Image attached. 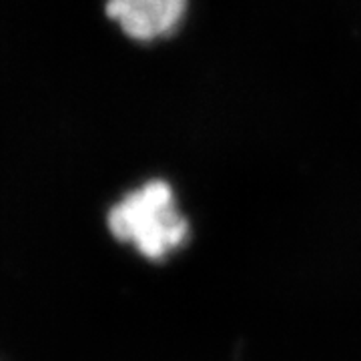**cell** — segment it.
<instances>
[{
  "label": "cell",
  "mask_w": 361,
  "mask_h": 361,
  "mask_svg": "<svg viewBox=\"0 0 361 361\" xmlns=\"http://www.w3.org/2000/svg\"><path fill=\"white\" fill-rule=\"evenodd\" d=\"M109 229L142 257L161 261L189 239V221L179 211L175 191L163 179L133 189L109 211Z\"/></svg>",
  "instance_id": "cell-1"
},
{
  "label": "cell",
  "mask_w": 361,
  "mask_h": 361,
  "mask_svg": "<svg viewBox=\"0 0 361 361\" xmlns=\"http://www.w3.org/2000/svg\"><path fill=\"white\" fill-rule=\"evenodd\" d=\"M189 0H106V16L133 40L167 39L183 23Z\"/></svg>",
  "instance_id": "cell-2"
}]
</instances>
